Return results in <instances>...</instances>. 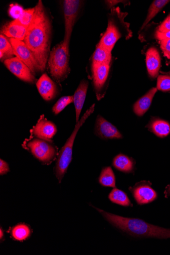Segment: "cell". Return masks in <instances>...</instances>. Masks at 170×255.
I'll list each match as a JSON object with an SVG mask.
<instances>
[{"label": "cell", "instance_id": "obj_1", "mask_svg": "<svg viewBox=\"0 0 170 255\" xmlns=\"http://www.w3.org/2000/svg\"><path fill=\"white\" fill-rule=\"evenodd\" d=\"M34 8L33 18L23 42L32 53L39 73H43L51 52L52 23L41 1Z\"/></svg>", "mask_w": 170, "mask_h": 255}, {"label": "cell", "instance_id": "obj_2", "mask_svg": "<svg viewBox=\"0 0 170 255\" xmlns=\"http://www.w3.org/2000/svg\"><path fill=\"white\" fill-rule=\"evenodd\" d=\"M114 227L129 235L138 238L170 239V229L148 223L139 219L121 217L95 208Z\"/></svg>", "mask_w": 170, "mask_h": 255}, {"label": "cell", "instance_id": "obj_3", "mask_svg": "<svg viewBox=\"0 0 170 255\" xmlns=\"http://www.w3.org/2000/svg\"><path fill=\"white\" fill-rule=\"evenodd\" d=\"M94 107L95 104L85 112L81 120L76 124L74 130L59 153L55 166V175L60 183L64 177L72 160L73 146L77 133L88 118L93 113Z\"/></svg>", "mask_w": 170, "mask_h": 255}, {"label": "cell", "instance_id": "obj_4", "mask_svg": "<svg viewBox=\"0 0 170 255\" xmlns=\"http://www.w3.org/2000/svg\"><path fill=\"white\" fill-rule=\"evenodd\" d=\"M47 66L52 78L58 83L67 78L70 73L69 51L63 41L56 45L50 52Z\"/></svg>", "mask_w": 170, "mask_h": 255}, {"label": "cell", "instance_id": "obj_5", "mask_svg": "<svg viewBox=\"0 0 170 255\" xmlns=\"http://www.w3.org/2000/svg\"><path fill=\"white\" fill-rule=\"evenodd\" d=\"M26 145L32 154L44 164H50L58 155L57 149L51 141L35 137Z\"/></svg>", "mask_w": 170, "mask_h": 255}, {"label": "cell", "instance_id": "obj_6", "mask_svg": "<svg viewBox=\"0 0 170 255\" xmlns=\"http://www.w3.org/2000/svg\"><path fill=\"white\" fill-rule=\"evenodd\" d=\"M78 0H65L63 2L64 14V37L63 43L69 51L70 40L81 4Z\"/></svg>", "mask_w": 170, "mask_h": 255}, {"label": "cell", "instance_id": "obj_7", "mask_svg": "<svg viewBox=\"0 0 170 255\" xmlns=\"http://www.w3.org/2000/svg\"><path fill=\"white\" fill-rule=\"evenodd\" d=\"M9 41L12 45L16 57L25 63L30 68L34 76L39 73L35 59L25 43L14 38H10Z\"/></svg>", "mask_w": 170, "mask_h": 255}, {"label": "cell", "instance_id": "obj_8", "mask_svg": "<svg viewBox=\"0 0 170 255\" xmlns=\"http://www.w3.org/2000/svg\"><path fill=\"white\" fill-rule=\"evenodd\" d=\"M8 70L23 82L30 84L36 83L37 80L30 68L17 57H13L4 61Z\"/></svg>", "mask_w": 170, "mask_h": 255}, {"label": "cell", "instance_id": "obj_9", "mask_svg": "<svg viewBox=\"0 0 170 255\" xmlns=\"http://www.w3.org/2000/svg\"><path fill=\"white\" fill-rule=\"evenodd\" d=\"M129 190L137 203L140 205L151 203L158 197L157 192L148 182H138L133 188H130Z\"/></svg>", "mask_w": 170, "mask_h": 255}, {"label": "cell", "instance_id": "obj_10", "mask_svg": "<svg viewBox=\"0 0 170 255\" xmlns=\"http://www.w3.org/2000/svg\"><path fill=\"white\" fill-rule=\"evenodd\" d=\"M110 68V64H92L93 85L99 100L102 98V92L109 77Z\"/></svg>", "mask_w": 170, "mask_h": 255}, {"label": "cell", "instance_id": "obj_11", "mask_svg": "<svg viewBox=\"0 0 170 255\" xmlns=\"http://www.w3.org/2000/svg\"><path fill=\"white\" fill-rule=\"evenodd\" d=\"M31 131L36 137L51 141L57 132V128L54 123L42 115Z\"/></svg>", "mask_w": 170, "mask_h": 255}, {"label": "cell", "instance_id": "obj_12", "mask_svg": "<svg viewBox=\"0 0 170 255\" xmlns=\"http://www.w3.org/2000/svg\"><path fill=\"white\" fill-rule=\"evenodd\" d=\"M95 132L97 135L105 140L123 138L122 134L118 129L100 115L96 119Z\"/></svg>", "mask_w": 170, "mask_h": 255}, {"label": "cell", "instance_id": "obj_13", "mask_svg": "<svg viewBox=\"0 0 170 255\" xmlns=\"http://www.w3.org/2000/svg\"><path fill=\"white\" fill-rule=\"evenodd\" d=\"M36 85L39 94L45 101L54 100L58 95V89L56 83L46 74L40 77Z\"/></svg>", "mask_w": 170, "mask_h": 255}, {"label": "cell", "instance_id": "obj_14", "mask_svg": "<svg viewBox=\"0 0 170 255\" xmlns=\"http://www.w3.org/2000/svg\"><path fill=\"white\" fill-rule=\"evenodd\" d=\"M146 62L150 77L156 79L159 74L161 67V57L155 47L150 48L146 55Z\"/></svg>", "mask_w": 170, "mask_h": 255}, {"label": "cell", "instance_id": "obj_15", "mask_svg": "<svg viewBox=\"0 0 170 255\" xmlns=\"http://www.w3.org/2000/svg\"><path fill=\"white\" fill-rule=\"evenodd\" d=\"M121 34L114 23L109 21L108 27L99 45L111 52Z\"/></svg>", "mask_w": 170, "mask_h": 255}, {"label": "cell", "instance_id": "obj_16", "mask_svg": "<svg viewBox=\"0 0 170 255\" xmlns=\"http://www.w3.org/2000/svg\"><path fill=\"white\" fill-rule=\"evenodd\" d=\"M27 28L20 24L16 19L6 23L2 27L1 34L10 38L20 41L25 39Z\"/></svg>", "mask_w": 170, "mask_h": 255}, {"label": "cell", "instance_id": "obj_17", "mask_svg": "<svg viewBox=\"0 0 170 255\" xmlns=\"http://www.w3.org/2000/svg\"><path fill=\"white\" fill-rule=\"evenodd\" d=\"M89 83L86 80H83L77 88L74 96V103L76 115V124L79 122L84 102L85 101Z\"/></svg>", "mask_w": 170, "mask_h": 255}, {"label": "cell", "instance_id": "obj_18", "mask_svg": "<svg viewBox=\"0 0 170 255\" xmlns=\"http://www.w3.org/2000/svg\"><path fill=\"white\" fill-rule=\"evenodd\" d=\"M157 90V88L155 87L152 88L147 94L140 98L134 104V112L138 117H142L149 110Z\"/></svg>", "mask_w": 170, "mask_h": 255}, {"label": "cell", "instance_id": "obj_19", "mask_svg": "<svg viewBox=\"0 0 170 255\" xmlns=\"http://www.w3.org/2000/svg\"><path fill=\"white\" fill-rule=\"evenodd\" d=\"M147 127L150 131L160 137H166L170 133V124L159 119H152Z\"/></svg>", "mask_w": 170, "mask_h": 255}, {"label": "cell", "instance_id": "obj_20", "mask_svg": "<svg viewBox=\"0 0 170 255\" xmlns=\"http://www.w3.org/2000/svg\"><path fill=\"white\" fill-rule=\"evenodd\" d=\"M113 165L121 172L130 173L134 171L135 163L132 158L123 154H119L114 158Z\"/></svg>", "mask_w": 170, "mask_h": 255}, {"label": "cell", "instance_id": "obj_21", "mask_svg": "<svg viewBox=\"0 0 170 255\" xmlns=\"http://www.w3.org/2000/svg\"><path fill=\"white\" fill-rule=\"evenodd\" d=\"M32 234L30 227L25 224L17 225L10 230V235L15 241L23 242L29 239Z\"/></svg>", "mask_w": 170, "mask_h": 255}, {"label": "cell", "instance_id": "obj_22", "mask_svg": "<svg viewBox=\"0 0 170 255\" xmlns=\"http://www.w3.org/2000/svg\"><path fill=\"white\" fill-rule=\"evenodd\" d=\"M111 59V52L98 44L93 56L92 64H110Z\"/></svg>", "mask_w": 170, "mask_h": 255}, {"label": "cell", "instance_id": "obj_23", "mask_svg": "<svg viewBox=\"0 0 170 255\" xmlns=\"http://www.w3.org/2000/svg\"><path fill=\"white\" fill-rule=\"evenodd\" d=\"M109 199L112 203L121 206L128 207L133 205L127 194L116 188L111 192Z\"/></svg>", "mask_w": 170, "mask_h": 255}, {"label": "cell", "instance_id": "obj_24", "mask_svg": "<svg viewBox=\"0 0 170 255\" xmlns=\"http://www.w3.org/2000/svg\"><path fill=\"white\" fill-rule=\"evenodd\" d=\"M15 55L12 45L5 36L0 35V59L2 62L13 58Z\"/></svg>", "mask_w": 170, "mask_h": 255}, {"label": "cell", "instance_id": "obj_25", "mask_svg": "<svg viewBox=\"0 0 170 255\" xmlns=\"http://www.w3.org/2000/svg\"><path fill=\"white\" fill-rule=\"evenodd\" d=\"M170 2L168 0H156L151 5L147 18L142 26L141 30H143L148 23Z\"/></svg>", "mask_w": 170, "mask_h": 255}, {"label": "cell", "instance_id": "obj_26", "mask_svg": "<svg viewBox=\"0 0 170 255\" xmlns=\"http://www.w3.org/2000/svg\"><path fill=\"white\" fill-rule=\"evenodd\" d=\"M99 182L104 187L115 188V176L111 167H107L102 169Z\"/></svg>", "mask_w": 170, "mask_h": 255}, {"label": "cell", "instance_id": "obj_27", "mask_svg": "<svg viewBox=\"0 0 170 255\" xmlns=\"http://www.w3.org/2000/svg\"><path fill=\"white\" fill-rule=\"evenodd\" d=\"M74 103V96H66L60 98L52 108L53 113L57 115L60 113L67 106Z\"/></svg>", "mask_w": 170, "mask_h": 255}, {"label": "cell", "instance_id": "obj_28", "mask_svg": "<svg viewBox=\"0 0 170 255\" xmlns=\"http://www.w3.org/2000/svg\"><path fill=\"white\" fill-rule=\"evenodd\" d=\"M34 12L35 8L24 10L20 17L16 20L20 23V24L28 28L33 19Z\"/></svg>", "mask_w": 170, "mask_h": 255}, {"label": "cell", "instance_id": "obj_29", "mask_svg": "<svg viewBox=\"0 0 170 255\" xmlns=\"http://www.w3.org/2000/svg\"><path fill=\"white\" fill-rule=\"evenodd\" d=\"M157 89L163 92L170 91V76L161 75L158 77Z\"/></svg>", "mask_w": 170, "mask_h": 255}, {"label": "cell", "instance_id": "obj_30", "mask_svg": "<svg viewBox=\"0 0 170 255\" xmlns=\"http://www.w3.org/2000/svg\"><path fill=\"white\" fill-rule=\"evenodd\" d=\"M24 11L23 8L18 4H12L9 9V15L15 19H18Z\"/></svg>", "mask_w": 170, "mask_h": 255}, {"label": "cell", "instance_id": "obj_31", "mask_svg": "<svg viewBox=\"0 0 170 255\" xmlns=\"http://www.w3.org/2000/svg\"><path fill=\"white\" fill-rule=\"evenodd\" d=\"M161 48L164 55L170 59V39H164L160 40Z\"/></svg>", "mask_w": 170, "mask_h": 255}, {"label": "cell", "instance_id": "obj_32", "mask_svg": "<svg viewBox=\"0 0 170 255\" xmlns=\"http://www.w3.org/2000/svg\"><path fill=\"white\" fill-rule=\"evenodd\" d=\"M170 31V14L164 20L159 26L157 31L164 33Z\"/></svg>", "mask_w": 170, "mask_h": 255}, {"label": "cell", "instance_id": "obj_33", "mask_svg": "<svg viewBox=\"0 0 170 255\" xmlns=\"http://www.w3.org/2000/svg\"><path fill=\"white\" fill-rule=\"evenodd\" d=\"M10 171L8 164L5 160L1 159L0 160V174L3 175Z\"/></svg>", "mask_w": 170, "mask_h": 255}, {"label": "cell", "instance_id": "obj_34", "mask_svg": "<svg viewBox=\"0 0 170 255\" xmlns=\"http://www.w3.org/2000/svg\"><path fill=\"white\" fill-rule=\"evenodd\" d=\"M156 39L161 40L164 39H170V31L162 33L157 31L155 34Z\"/></svg>", "mask_w": 170, "mask_h": 255}, {"label": "cell", "instance_id": "obj_35", "mask_svg": "<svg viewBox=\"0 0 170 255\" xmlns=\"http://www.w3.org/2000/svg\"><path fill=\"white\" fill-rule=\"evenodd\" d=\"M165 194H166V195H167V196L170 195V184L167 187V188L165 192Z\"/></svg>", "mask_w": 170, "mask_h": 255}, {"label": "cell", "instance_id": "obj_36", "mask_svg": "<svg viewBox=\"0 0 170 255\" xmlns=\"http://www.w3.org/2000/svg\"><path fill=\"white\" fill-rule=\"evenodd\" d=\"M0 234H1L0 235V239H1V240H2L3 238H4V234L2 228H1V229H0Z\"/></svg>", "mask_w": 170, "mask_h": 255}]
</instances>
